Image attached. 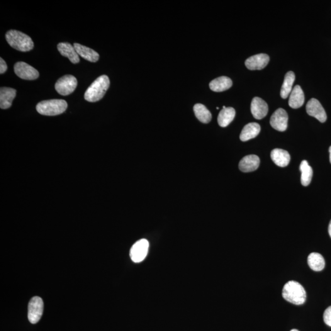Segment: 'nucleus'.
<instances>
[{"label": "nucleus", "mask_w": 331, "mask_h": 331, "mask_svg": "<svg viewBox=\"0 0 331 331\" xmlns=\"http://www.w3.org/2000/svg\"><path fill=\"white\" fill-rule=\"evenodd\" d=\"M233 86L232 80L226 76L216 78L211 81L209 87L212 91L215 92H221L227 91Z\"/></svg>", "instance_id": "nucleus-20"}, {"label": "nucleus", "mask_w": 331, "mask_h": 331, "mask_svg": "<svg viewBox=\"0 0 331 331\" xmlns=\"http://www.w3.org/2000/svg\"><path fill=\"white\" fill-rule=\"evenodd\" d=\"M16 90L9 87H1L0 89V108L7 109L12 106L16 96Z\"/></svg>", "instance_id": "nucleus-14"}, {"label": "nucleus", "mask_w": 331, "mask_h": 331, "mask_svg": "<svg viewBox=\"0 0 331 331\" xmlns=\"http://www.w3.org/2000/svg\"><path fill=\"white\" fill-rule=\"evenodd\" d=\"M193 109L196 118L201 122L203 123L210 122L212 119V114L205 106L202 104H196L194 105Z\"/></svg>", "instance_id": "nucleus-25"}, {"label": "nucleus", "mask_w": 331, "mask_h": 331, "mask_svg": "<svg viewBox=\"0 0 331 331\" xmlns=\"http://www.w3.org/2000/svg\"><path fill=\"white\" fill-rule=\"evenodd\" d=\"M6 39L12 47L21 52H28L34 47V43L30 36L19 31L12 30L8 31Z\"/></svg>", "instance_id": "nucleus-3"}, {"label": "nucleus", "mask_w": 331, "mask_h": 331, "mask_svg": "<svg viewBox=\"0 0 331 331\" xmlns=\"http://www.w3.org/2000/svg\"><path fill=\"white\" fill-rule=\"evenodd\" d=\"M236 116L235 109L231 108L223 109L220 112L218 116V125L221 127H226L232 122Z\"/></svg>", "instance_id": "nucleus-21"}, {"label": "nucleus", "mask_w": 331, "mask_h": 331, "mask_svg": "<svg viewBox=\"0 0 331 331\" xmlns=\"http://www.w3.org/2000/svg\"><path fill=\"white\" fill-rule=\"evenodd\" d=\"M301 172V184L303 186H308L310 184L313 176L312 168L309 166L306 160L301 162L299 167Z\"/></svg>", "instance_id": "nucleus-24"}, {"label": "nucleus", "mask_w": 331, "mask_h": 331, "mask_svg": "<svg viewBox=\"0 0 331 331\" xmlns=\"http://www.w3.org/2000/svg\"><path fill=\"white\" fill-rule=\"evenodd\" d=\"M260 131H261V127L259 123H248L242 129L240 135V140L243 142L252 140L259 135Z\"/></svg>", "instance_id": "nucleus-18"}, {"label": "nucleus", "mask_w": 331, "mask_h": 331, "mask_svg": "<svg viewBox=\"0 0 331 331\" xmlns=\"http://www.w3.org/2000/svg\"><path fill=\"white\" fill-rule=\"evenodd\" d=\"M306 111L309 116L313 117L321 123H325L327 119L325 109L320 101L315 98L311 99L308 101L307 104Z\"/></svg>", "instance_id": "nucleus-10"}, {"label": "nucleus", "mask_w": 331, "mask_h": 331, "mask_svg": "<svg viewBox=\"0 0 331 331\" xmlns=\"http://www.w3.org/2000/svg\"><path fill=\"white\" fill-rule=\"evenodd\" d=\"M308 264L311 269L316 272L321 271L325 268V259L318 253H311L308 257Z\"/></svg>", "instance_id": "nucleus-23"}, {"label": "nucleus", "mask_w": 331, "mask_h": 331, "mask_svg": "<svg viewBox=\"0 0 331 331\" xmlns=\"http://www.w3.org/2000/svg\"><path fill=\"white\" fill-rule=\"evenodd\" d=\"M288 114L284 109L279 108L272 114L270 123L275 130L284 131L288 127Z\"/></svg>", "instance_id": "nucleus-9"}, {"label": "nucleus", "mask_w": 331, "mask_h": 331, "mask_svg": "<svg viewBox=\"0 0 331 331\" xmlns=\"http://www.w3.org/2000/svg\"><path fill=\"white\" fill-rule=\"evenodd\" d=\"M44 303L40 297L35 296L31 298L28 304V318L31 323L36 324L40 320L43 315Z\"/></svg>", "instance_id": "nucleus-6"}, {"label": "nucleus", "mask_w": 331, "mask_h": 331, "mask_svg": "<svg viewBox=\"0 0 331 331\" xmlns=\"http://www.w3.org/2000/svg\"><path fill=\"white\" fill-rule=\"evenodd\" d=\"M268 106L263 99L259 97H255L251 103V112L253 116L257 120H261L268 113Z\"/></svg>", "instance_id": "nucleus-12"}, {"label": "nucleus", "mask_w": 331, "mask_h": 331, "mask_svg": "<svg viewBox=\"0 0 331 331\" xmlns=\"http://www.w3.org/2000/svg\"><path fill=\"white\" fill-rule=\"evenodd\" d=\"M330 162H331V147H330Z\"/></svg>", "instance_id": "nucleus-29"}, {"label": "nucleus", "mask_w": 331, "mask_h": 331, "mask_svg": "<svg viewBox=\"0 0 331 331\" xmlns=\"http://www.w3.org/2000/svg\"><path fill=\"white\" fill-rule=\"evenodd\" d=\"M14 72L21 79L32 80L38 79L39 72L37 70L25 62L16 63L14 67Z\"/></svg>", "instance_id": "nucleus-8"}, {"label": "nucleus", "mask_w": 331, "mask_h": 331, "mask_svg": "<svg viewBox=\"0 0 331 331\" xmlns=\"http://www.w3.org/2000/svg\"><path fill=\"white\" fill-rule=\"evenodd\" d=\"M282 296L286 301L295 305H302L305 303L307 298L304 287L298 282L293 281L284 284Z\"/></svg>", "instance_id": "nucleus-2"}, {"label": "nucleus", "mask_w": 331, "mask_h": 331, "mask_svg": "<svg viewBox=\"0 0 331 331\" xmlns=\"http://www.w3.org/2000/svg\"><path fill=\"white\" fill-rule=\"evenodd\" d=\"M67 108L68 103L63 99H50L39 103L36 110L41 115L55 116L64 113Z\"/></svg>", "instance_id": "nucleus-4"}, {"label": "nucleus", "mask_w": 331, "mask_h": 331, "mask_svg": "<svg viewBox=\"0 0 331 331\" xmlns=\"http://www.w3.org/2000/svg\"><path fill=\"white\" fill-rule=\"evenodd\" d=\"M291 331H299L297 330H292Z\"/></svg>", "instance_id": "nucleus-30"}, {"label": "nucleus", "mask_w": 331, "mask_h": 331, "mask_svg": "<svg viewBox=\"0 0 331 331\" xmlns=\"http://www.w3.org/2000/svg\"><path fill=\"white\" fill-rule=\"evenodd\" d=\"M323 320L326 325L331 327V306L326 308L324 312Z\"/></svg>", "instance_id": "nucleus-26"}, {"label": "nucleus", "mask_w": 331, "mask_h": 331, "mask_svg": "<svg viewBox=\"0 0 331 331\" xmlns=\"http://www.w3.org/2000/svg\"><path fill=\"white\" fill-rule=\"evenodd\" d=\"M304 100L305 98L303 90L300 86H296L289 95V106L293 109H298L303 105Z\"/></svg>", "instance_id": "nucleus-17"}, {"label": "nucleus", "mask_w": 331, "mask_h": 331, "mask_svg": "<svg viewBox=\"0 0 331 331\" xmlns=\"http://www.w3.org/2000/svg\"><path fill=\"white\" fill-rule=\"evenodd\" d=\"M74 47L78 55L81 56V57L88 60L89 62L95 63L99 60V55L92 48L77 43L74 44Z\"/></svg>", "instance_id": "nucleus-19"}, {"label": "nucleus", "mask_w": 331, "mask_h": 331, "mask_svg": "<svg viewBox=\"0 0 331 331\" xmlns=\"http://www.w3.org/2000/svg\"><path fill=\"white\" fill-rule=\"evenodd\" d=\"M110 86V80L106 75H101L87 89L84 95L86 101L95 103L103 98Z\"/></svg>", "instance_id": "nucleus-1"}, {"label": "nucleus", "mask_w": 331, "mask_h": 331, "mask_svg": "<svg viewBox=\"0 0 331 331\" xmlns=\"http://www.w3.org/2000/svg\"><path fill=\"white\" fill-rule=\"evenodd\" d=\"M271 157L275 164L280 167H286L290 162V155L287 151L276 148L272 151Z\"/></svg>", "instance_id": "nucleus-16"}, {"label": "nucleus", "mask_w": 331, "mask_h": 331, "mask_svg": "<svg viewBox=\"0 0 331 331\" xmlns=\"http://www.w3.org/2000/svg\"><path fill=\"white\" fill-rule=\"evenodd\" d=\"M328 232L329 234H330V236L331 238V220L330 221V225H329Z\"/></svg>", "instance_id": "nucleus-28"}, {"label": "nucleus", "mask_w": 331, "mask_h": 331, "mask_svg": "<svg viewBox=\"0 0 331 331\" xmlns=\"http://www.w3.org/2000/svg\"><path fill=\"white\" fill-rule=\"evenodd\" d=\"M149 243L148 240L142 238L137 241L130 250V258L133 262L138 263L142 262L147 257Z\"/></svg>", "instance_id": "nucleus-7"}, {"label": "nucleus", "mask_w": 331, "mask_h": 331, "mask_svg": "<svg viewBox=\"0 0 331 331\" xmlns=\"http://www.w3.org/2000/svg\"><path fill=\"white\" fill-rule=\"evenodd\" d=\"M268 55L265 53L252 56L245 61L246 67L250 70H261L264 69L269 62Z\"/></svg>", "instance_id": "nucleus-11"}, {"label": "nucleus", "mask_w": 331, "mask_h": 331, "mask_svg": "<svg viewBox=\"0 0 331 331\" xmlns=\"http://www.w3.org/2000/svg\"><path fill=\"white\" fill-rule=\"evenodd\" d=\"M260 164V158L257 155H249L240 160L238 167L241 171L250 172L256 171Z\"/></svg>", "instance_id": "nucleus-13"}, {"label": "nucleus", "mask_w": 331, "mask_h": 331, "mask_svg": "<svg viewBox=\"0 0 331 331\" xmlns=\"http://www.w3.org/2000/svg\"><path fill=\"white\" fill-rule=\"evenodd\" d=\"M57 48L61 55L69 58L71 63L76 64L80 62L79 55L75 50L74 46L68 43L58 44Z\"/></svg>", "instance_id": "nucleus-15"}, {"label": "nucleus", "mask_w": 331, "mask_h": 331, "mask_svg": "<svg viewBox=\"0 0 331 331\" xmlns=\"http://www.w3.org/2000/svg\"><path fill=\"white\" fill-rule=\"evenodd\" d=\"M8 69V66H7L5 61L3 58H0V73L3 74Z\"/></svg>", "instance_id": "nucleus-27"}, {"label": "nucleus", "mask_w": 331, "mask_h": 331, "mask_svg": "<svg viewBox=\"0 0 331 331\" xmlns=\"http://www.w3.org/2000/svg\"><path fill=\"white\" fill-rule=\"evenodd\" d=\"M77 86L76 78L72 75H66L57 80L55 88L61 95L67 96L75 91Z\"/></svg>", "instance_id": "nucleus-5"}, {"label": "nucleus", "mask_w": 331, "mask_h": 331, "mask_svg": "<svg viewBox=\"0 0 331 331\" xmlns=\"http://www.w3.org/2000/svg\"><path fill=\"white\" fill-rule=\"evenodd\" d=\"M295 80V74L293 71H289L284 76L283 85H282L281 96L282 98L286 99L293 91V86Z\"/></svg>", "instance_id": "nucleus-22"}]
</instances>
